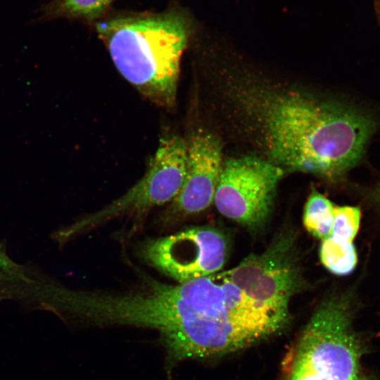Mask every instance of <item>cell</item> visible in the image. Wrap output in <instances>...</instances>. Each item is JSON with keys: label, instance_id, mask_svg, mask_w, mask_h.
<instances>
[{"label": "cell", "instance_id": "cell-9", "mask_svg": "<svg viewBox=\"0 0 380 380\" xmlns=\"http://www.w3.org/2000/svg\"><path fill=\"white\" fill-rule=\"evenodd\" d=\"M361 219V210L356 206H335L331 234L322 241L319 258L331 273L344 276L356 267L357 255L354 245Z\"/></svg>", "mask_w": 380, "mask_h": 380}, {"label": "cell", "instance_id": "cell-5", "mask_svg": "<svg viewBox=\"0 0 380 380\" xmlns=\"http://www.w3.org/2000/svg\"><path fill=\"white\" fill-rule=\"evenodd\" d=\"M187 141L177 134L163 137L144 175L125 194L69 228L65 236L84 231L114 217L139 215L172 200L180 191L187 170Z\"/></svg>", "mask_w": 380, "mask_h": 380}, {"label": "cell", "instance_id": "cell-2", "mask_svg": "<svg viewBox=\"0 0 380 380\" xmlns=\"http://www.w3.org/2000/svg\"><path fill=\"white\" fill-rule=\"evenodd\" d=\"M195 27L192 15L181 8L96 24L121 75L146 99L167 108L175 103L182 56Z\"/></svg>", "mask_w": 380, "mask_h": 380}, {"label": "cell", "instance_id": "cell-3", "mask_svg": "<svg viewBox=\"0 0 380 380\" xmlns=\"http://www.w3.org/2000/svg\"><path fill=\"white\" fill-rule=\"evenodd\" d=\"M350 292L324 298L285 360L284 380H380L362 365L367 345L353 329Z\"/></svg>", "mask_w": 380, "mask_h": 380}, {"label": "cell", "instance_id": "cell-12", "mask_svg": "<svg viewBox=\"0 0 380 380\" xmlns=\"http://www.w3.org/2000/svg\"><path fill=\"white\" fill-rule=\"evenodd\" d=\"M371 196L372 200L380 208V183L378 184L372 191Z\"/></svg>", "mask_w": 380, "mask_h": 380}, {"label": "cell", "instance_id": "cell-6", "mask_svg": "<svg viewBox=\"0 0 380 380\" xmlns=\"http://www.w3.org/2000/svg\"><path fill=\"white\" fill-rule=\"evenodd\" d=\"M217 274L287 318L291 299L304 288L292 234H281L262 253L249 255L234 268Z\"/></svg>", "mask_w": 380, "mask_h": 380}, {"label": "cell", "instance_id": "cell-13", "mask_svg": "<svg viewBox=\"0 0 380 380\" xmlns=\"http://www.w3.org/2000/svg\"><path fill=\"white\" fill-rule=\"evenodd\" d=\"M377 11H378V13L380 16V0H378L377 1Z\"/></svg>", "mask_w": 380, "mask_h": 380}, {"label": "cell", "instance_id": "cell-7", "mask_svg": "<svg viewBox=\"0 0 380 380\" xmlns=\"http://www.w3.org/2000/svg\"><path fill=\"white\" fill-rule=\"evenodd\" d=\"M224 235L210 227H196L167 236L148 239L139 255L146 263L184 283L215 273L227 257Z\"/></svg>", "mask_w": 380, "mask_h": 380}, {"label": "cell", "instance_id": "cell-8", "mask_svg": "<svg viewBox=\"0 0 380 380\" xmlns=\"http://www.w3.org/2000/svg\"><path fill=\"white\" fill-rule=\"evenodd\" d=\"M187 149L186 177L172 203L173 211L184 215L201 212L211 205L224 162L221 139L208 129L192 132Z\"/></svg>", "mask_w": 380, "mask_h": 380}, {"label": "cell", "instance_id": "cell-10", "mask_svg": "<svg viewBox=\"0 0 380 380\" xmlns=\"http://www.w3.org/2000/svg\"><path fill=\"white\" fill-rule=\"evenodd\" d=\"M115 0H51L39 9L38 21L59 18L97 19Z\"/></svg>", "mask_w": 380, "mask_h": 380}, {"label": "cell", "instance_id": "cell-1", "mask_svg": "<svg viewBox=\"0 0 380 380\" xmlns=\"http://www.w3.org/2000/svg\"><path fill=\"white\" fill-rule=\"evenodd\" d=\"M213 70L225 129L247 154L327 181L360 163L378 128L369 111L342 99L276 78L227 51Z\"/></svg>", "mask_w": 380, "mask_h": 380}, {"label": "cell", "instance_id": "cell-4", "mask_svg": "<svg viewBox=\"0 0 380 380\" xmlns=\"http://www.w3.org/2000/svg\"><path fill=\"white\" fill-rule=\"evenodd\" d=\"M285 171L260 157L244 154L224 159L214 199L224 217L248 228L267 220Z\"/></svg>", "mask_w": 380, "mask_h": 380}, {"label": "cell", "instance_id": "cell-11", "mask_svg": "<svg viewBox=\"0 0 380 380\" xmlns=\"http://www.w3.org/2000/svg\"><path fill=\"white\" fill-rule=\"evenodd\" d=\"M334 205L323 194L312 189L304 206L303 224L308 232L321 241L331 233Z\"/></svg>", "mask_w": 380, "mask_h": 380}]
</instances>
